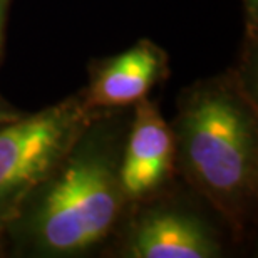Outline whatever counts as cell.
<instances>
[{
  "label": "cell",
  "instance_id": "8992f818",
  "mask_svg": "<svg viewBox=\"0 0 258 258\" xmlns=\"http://www.w3.org/2000/svg\"><path fill=\"white\" fill-rule=\"evenodd\" d=\"M166 59L149 40L107 59L96 71L82 99L91 109H116L136 104L161 79Z\"/></svg>",
  "mask_w": 258,
  "mask_h": 258
},
{
  "label": "cell",
  "instance_id": "5b68a950",
  "mask_svg": "<svg viewBox=\"0 0 258 258\" xmlns=\"http://www.w3.org/2000/svg\"><path fill=\"white\" fill-rule=\"evenodd\" d=\"M221 246L210 226L188 211L154 208L129 231L124 256L131 258H215Z\"/></svg>",
  "mask_w": 258,
  "mask_h": 258
},
{
  "label": "cell",
  "instance_id": "3957f363",
  "mask_svg": "<svg viewBox=\"0 0 258 258\" xmlns=\"http://www.w3.org/2000/svg\"><path fill=\"white\" fill-rule=\"evenodd\" d=\"M94 114L79 96L0 126V235Z\"/></svg>",
  "mask_w": 258,
  "mask_h": 258
},
{
  "label": "cell",
  "instance_id": "6da1fadb",
  "mask_svg": "<svg viewBox=\"0 0 258 258\" xmlns=\"http://www.w3.org/2000/svg\"><path fill=\"white\" fill-rule=\"evenodd\" d=\"M121 116L94 114L54 171L29 195L0 236L19 255L79 256L101 243L124 210Z\"/></svg>",
  "mask_w": 258,
  "mask_h": 258
},
{
  "label": "cell",
  "instance_id": "7a4b0ae2",
  "mask_svg": "<svg viewBox=\"0 0 258 258\" xmlns=\"http://www.w3.org/2000/svg\"><path fill=\"white\" fill-rule=\"evenodd\" d=\"M174 159L193 186L235 228L256 189V116L236 79L213 77L183 92Z\"/></svg>",
  "mask_w": 258,
  "mask_h": 258
},
{
  "label": "cell",
  "instance_id": "ba28073f",
  "mask_svg": "<svg viewBox=\"0 0 258 258\" xmlns=\"http://www.w3.org/2000/svg\"><path fill=\"white\" fill-rule=\"evenodd\" d=\"M20 116H22L20 112L12 109V107H10L7 102L0 99V126L5 124V122H10V121L17 119V117H20Z\"/></svg>",
  "mask_w": 258,
  "mask_h": 258
},
{
  "label": "cell",
  "instance_id": "52a82bcc",
  "mask_svg": "<svg viewBox=\"0 0 258 258\" xmlns=\"http://www.w3.org/2000/svg\"><path fill=\"white\" fill-rule=\"evenodd\" d=\"M243 5H245V15H246L248 32H250V35H255L256 22H258V0H243Z\"/></svg>",
  "mask_w": 258,
  "mask_h": 258
},
{
  "label": "cell",
  "instance_id": "277c9868",
  "mask_svg": "<svg viewBox=\"0 0 258 258\" xmlns=\"http://www.w3.org/2000/svg\"><path fill=\"white\" fill-rule=\"evenodd\" d=\"M174 161V138L159 107L143 97L134 104L121 154V184L129 200H139L164 183Z\"/></svg>",
  "mask_w": 258,
  "mask_h": 258
},
{
  "label": "cell",
  "instance_id": "9c48e42d",
  "mask_svg": "<svg viewBox=\"0 0 258 258\" xmlns=\"http://www.w3.org/2000/svg\"><path fill=\"white\" fill-rule=\"evenodd\" d=\"M9 0H0V40H2V29H4V20H5V10H7Z\"/></svg>",
  "mask_w": 258,
  "mask_h": 258
}]
</instances>
